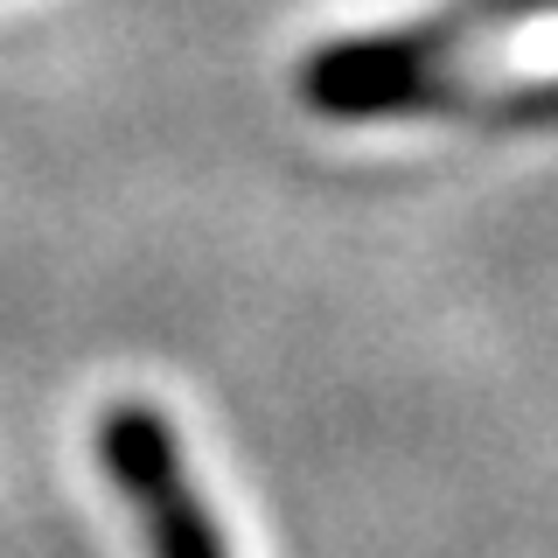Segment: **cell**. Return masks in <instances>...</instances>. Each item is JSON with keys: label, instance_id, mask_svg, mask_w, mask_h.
<instances>
[{"label": "cell", "instance_id": "obj_2", "mask_svg": "<svg viewBox=\"0 0 558 558\" xmlns=\"http://www.w3.org/2000/svg\"><path fill=\"white\" fill-rule=\"evenodd\" d=\"M98 468L112 475V488L126 496V510L140 523L147 558H231L217 510H209L203 482L189 475L182 433L161 405L147 398H119L98 412Z\"/></svg>", "mask_w": 558, "mask_h": 558}, {"label": "cell", "instance_id": "obj_1", "mask_svg": "<svg viewBox=\"0 0 558 558\" xmlns=\"http://www.w3.org/2000/svg\"><path fill=\"white\" fill-rule=\"evenodd\" d=\"M545 8H558V0H461V8L412 28L314 43L293 92L322 119H426L468 92V43L502 35Z\"/></svg>", "mask_w": 558, "mask_h": 558}]
</instances>
